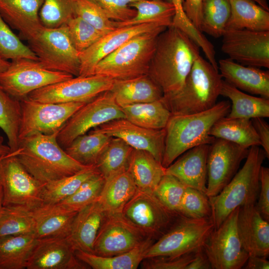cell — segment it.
Listing matches in <instances>:
<instances>
[{"mask_svg": "<svg viewBox=\"0 0 269 269\" xmlns=\"http://www.w3.org/2000/svg\"><path fill=\"white\" fill-rule=\"evenodd\" d=\"M199 48L185 32L172 25L159 34L147 75L163 96L180 90L200 55Z\"/></svg>", "mask_w": 269, "mask_h": 269, "instance_id": "obj_1", "label": "cell"}, {"mask_svg": "<svg viewBox=\"0 0 269 269\" xmlns=\"http://www.w3.org/2000/svg\"><path fill=\"white\" fill-rule=\"evenodd\" d=\"M57 133L48 135L36 133L27 136L19 140L15 151L9 152L43 184L73 175L89 167L67 154L57 142Z\"/></svg>", "mask_w": 269, "mask_h": 269, "instance_id": "obj_2", "label": "cell"}, {"mask_svg": "<svg viewBox=\"0 0 269 269\" xmlns=\"http://www.w3.org/2000/svg\"><path fill=\"white\" fill-rule=\"evenodd\" d=\"M228 101L217 103L211 108L190 115H171L165 128V147L161 164L167 167L187 150L201 144H211L215 138L210 131L218 120L229 113Z\"/></svg>", "mask_w": 269, "mask_h": 269, "instance_id": "obj_3", "label": "cell"}, {"mask_svg": "<svg viewBox=\"0 0 269 269\" xmlns=\"http://www.w3.org/2000/svg\"><path fill=\"white\" fill-rule=\"evenodd\" d=\"M219 71L199 55L179 91L161 100L171 115H190L207 110L217 103L223 80Z\"/></svg>", "mask_w": 269, "mask_h": 269, "instance_id": "obj_4", "label": "cell"}, {"mask_svg": "<svg viewBox=\"0 0 269 269\" xmlns=\"http://www.w3.org/2000/svg\"><path fill=\"white\" fill-rule=\"evenodd\" d=\"M266 158L260 146L250 147L242 168L219 193L209 197L214 229L236 208L256 204L260 188V169Z\"/></svg>", "mask_w": 269, "mask_h": 269, "instance_id": "obj_5", "label": "cell"}, {"mask_svg": "<svg viewBox=\"0 0 269 269\" xmlns=\"http://www.w3.org/2000/svg\"><path fill=\"white\" fill-rule=\"evenodd\" d=\"M166 28L143 33L130 39L102 59L95 67L92 75L105 76L113 80L147 75L157 37Z\"/></svg>", "mask_w": 269, "mask_h": 269, "instance_id": "obj_6", "label": "cell"}, {"mask_svg": "<svg viewBox=\"0 0 269 269\" xmlns=\"http://www.w3.org/2000/svg\"><path fill=\"white\" fill-rule=\"evenodd\" d=\"M27 41L28 46L44 68L79 76V53L71 42L66 25L56 28L43 26Z\"/></svg>", "mask_w": 269, "mask_h": 269, "instance_id": "obj_7", "label": "cell"}, {"mask_svg": "<svg viewBox=\"0 0 269 269\" xmlns=\"http://www.w3.org/2000/svg\"><path fill=\"white\" fill-rule=\"evenodd\" d=\"M214 229L210 218L193 219L181 215L171 228L154 242L145 259L179 256L202 248Z\"/></svg>", "mask_w": 269, "mask_h": 269, "instance_id": "obj_8", "label": "cell"}, {"mask_svg": "<svg viewBox=\"0 0 269 269\" xmlns=\"http://www.w3.org/2000/svg\"><path fill=\"white\" fill-rule=\"evenodd\" d=\"M0 184L3 206L31 210L43 203L42 191L44 184L32 176L10 153L0 160Z\"/></svg>", "mask_w": 269, "mask_h": 269, "instance_id": "obj_9", "label": "cell"}, {"mask_svg": "<svg viewBox=\"0 0 269 269\" xmlns=\"http://www.w3.org/2000/svg\"><path fill=\"white\" fill-rule=\"evenodd\" d=\"M122 214L147 237L155 241L181 215L166 207L153 193L139 190L125 205Z\"/></svg>", "mask_w": 269, "mask_h": 269, "instance_id": "obj_10", "label": "cell"}, {"mask_svg": "<svg viewBox=\"0 0 269 269\" xmlns=\"http://www.w3.org/2000/svg\"><path fill=\"white\" fill-rule=\"evenodd\" d=\"M73 77L47 69L38 61L20 59L10 62L8 67L0 72V86L9 95L20 100L34 91Z\"/></svg>", "mask_w": 269, "mask_h": 269, "instance_id": "obj_11", "label": "cell"}, {"mask_svg": "<svg viewBox=\"0 0 269 269\" xmlns=\"http://www.w3.org/2000/svg\"><path fill=\"white\" fill-rule=\"evenodd\" d=\"M126 119L110 91L86 103L66 122L57 134V140L64 149L77 136L107 122Z\"/></svg>", "mask_w": 269, "mask_h": 269, "instance_id": "obj_12", "label": "cell"}, {"mask_svg": "<svg viewBox=\"0 0 269 269\" xmlns=\"http://www.w3.org/2000/svg\"><path fill=\"white\" fill-rule=\"evenodd\" d=\"M21 121L19 140L34 134L58 133L69 119L86 103H43L27 97L21 99Z\"/></svg>", "mask_w": 269, "mask_h": 269, "instance_id": "obj_13", "label": "cell"}, {"mask_svg": "<svg viewBox=\"0 0 269 269\" xmlns=\"http://www.w3.org/2000/svg\"><path fill=\"white\" fill-rule=\"evenodd\" d=\"M239 208L213 230L203 247L212 269H241L248 259L249 255L243 247L237 231Z\"/></svg>", "mask_w": 269, "mask_h": 269, "instance_id": "obj_14", "label": "cell"}, {"mask_svg": "<svg viewBox=\"0 0 269 269\" xmlns=\"http://www.w3.org/2000/svg\"><path fill=\"white\" fill-rule=\"evenodd\" d=\"M114 80L100 75L76 76L34 91L28 99L43 103H88L112 89Z\"/></svg>", "mask_w": 269, "mask_h": 269, "instance_id": "obj_15", "label": "cell"}, {"mask_svg": "<svg viewBox=\"0 0 269 269\" xmlns=\"http://www.w3.org/2000/svg\"><path fill=\"white\" fill-rule=\"evenodd\" d=\"M221 50L245 66L269 68V30H225Z\"/></svg>", "mask_w": 269, "mask_h": 269, "instance_id": "obj_16", "label": "cell"}, {"mask_svg": "<svg viewBox=\"0 0 269 269\" xmlns=\"http://www.w3.org/2000/svg\"><path fill=\"white\" fill-rule=\"evenodd\" d=\"M248 151L249 148L215 138L210 145L207 157L206 194L208 197L217 195L229 183Z\"/></svg>", "mask_w": 269, "mask_h": 269, "instance_id": "obj_17", "label": "cell"}, {"mask_svg": "<svg viewBox=\"0 0 269 269\" xmlns=\"http://www.w3.org/2000/svg\"><path fill=\"white\" fill-rule=\"evenodd\" d=\"M147 238L122 213H107L95 239L93 254L105 257L122 254L139 246Z\"/></svg>", "mask_w": 269, "mask_h": 269, "instance_id": "obj_18", "label": "cell"}, {"mask_svg": "<svg viewBox=\"0 0 269 269\" xmlns=\"http://www.w3.org/2000/svg\"><path fill=\"white\" fill-rule=\"evenodd\" d=\"M167 27L161 23L151 22L117 27L103 36L87 49L79 53L80 67L79 76L86 77L92 75L95 67L102 59L134 36Z\"/></svg>", "mask_w": 269, "mask_h": 269, "instance_id": "obj_19", "label": "cell"}, {"mask_svg": "<svg viewBox=\"0 0 269 269\" xmlns=\"http://www.w3.org/2000/svg\"><path fill=\"white\" fill-rule=\"evenodd\" d=\"M95 129L110 136L122 139L134 149L148 151L161 163L165 147V128L146 129L126 119H120L110 121Z\"/></svg>", "mask_w": 269, "mask_h": 269, "instance_id": "obj_20", "label": "cell"}, {"mask_svg": "<svg viewBox=\"0 0 269 269\" xmlns=\"http://www.w3.org/2000/svg\"><path fill=\"white\" fill-rule=\"evenodd\" d=\"M67 238L38 239L27 262V269H84Z\"/></svg>", "mask_w": 269, "mask_h": 269, "instance_id": "obj_21", "label": "cell"}, {"mask_svg": "<svg viewBox=\"0 0 269 269\" xmlns=\"http://www.w3.org/2000/svg\"><path fill=\"white\" fill-rule=\"evenodd\" d=\"M237 228L241 244L249 256L269 257V221L262 216L256 204L239 208Z\"/></svg>", "mask_w": 269, "mask_h": 269, "instance_id": "obj_22", "label": "cell"}, {"mask_svg": "<svg viewBox=\"0 0 269 269\" xmlns=\"http://www.w3.org/2000/svg\"><path fill=\"white\" fill-rule=\"evenodd\" d=\"M210 145L201 144L187 150L165 168V174L174 176L187 187L206 193Z\"/></svg>", "mask_w": 269, "mask_h": 269, "instance_id": "obj_23", "label": "cell"}, {"mask_svg": "<svg viewBox=\"0 0 269 269\" xmlns=\"http://www.w3.org/2000/svg\"><path fill=\"white\" fill-rule=\"evenodd\" d=\"M218 71L225 81L241 91L269 99V71L248 66L229 58L222 59Z\"/></svg>", "mask_w": 269, "mask_h": 269, "instance_id": "obj_24", "label": "cell"}, {"mask_svg": "<svg viewBox=\"0 0 269 269\" xmlns=\"http://www.w3.org/2000/svg\"><path fill=\"white\" fill-rule=\"evenodd\" d=\"M44 0H0V14L11 28L27 40L43 26L39 11Z\"/></svg>", "mask_w": 269, "mask_h": 269, "instance_id": "obj_25", "label": "cell"}, {"mask_svg": "<svg viewBox=\"0 0 269 269\" xmlns=\"http://www.w3.org/2000/svg\"><path fill=\"white\" fill-rule=\"evenodd\" d=\"M107 214L98 199L77 212L67 238L74 251L93 254L95 239Z\"/></svg>", "mask_w": 269, "mask_h": 269, "instance_id": "obj_26", "label": "cell"}, {"mask_svg": "<svg viewBox=\"0 0 269 269\" xmlns=\"http://www.w3.org/2000/svg\"><path fill=\"white\" fill-rule=\"evenodd\" d=\"M30 211L34 222V235L37 239L67 238L77 213L66 210L58 204L45 203Z\"/></svg>", "mask_w": 269, "mask_h": 269, "instance_id": "obj_27", "label": "cell"}, {"mask_svg": "<svg viewBox=\"0 0 269 269\" xmlns=\"http://www.w3.org/2000/svg\"><path fill=\"white\" fill-rule=\"evenodd\" d=\"M110 91L121 108L160 99L163 93L148 75L126 80H114Z\"/></svg>", "mask_w": 269, "mask_h": 269, "instance_id": "obj_28", "label": "cell"}, {"mask_svg": "<svg viewBox=\"0 0 269 269\" xmlns=\"http://www.w3.org/2000/svg\"><path fill=\"white\" fill-rule=\"evenodd\" d=\"M137 190L127 169L105 179L98 201L108 214L122 213Z\"/></svg>", "mask_w": 269, "mask_h": 269, "instance_id": "obj_29", "label": "cell"}, {"mask_svg": "<svg viewBox=\"0 0 269 269\" xmlns=\"http://www.w3.org/2000/svg\"><path fill=\"white\" fill-rule=\"evenodd\" d=\"M128 170L137 190L150 193H153L165 174V168L151 153L135 149L132 152Z\"/></svg>", "mask_w": 269, "mask_h": 269, "instance_id": "obj_30", "label": "cell"}, {"mask_svg": "<svg viewBox=\"0 0 269 269\" xmlns=\"http://www.w3.org/2000/svg\"><path fill=\"white\" fill-rule=\"evenodd\" d=\"M154 241L148 238L134 249L116 256H101L81 250L75 251V254L80 261L93 269H136Z\"/></svg>", "mask_w": 269, "mask_h": 269, "instance_id": "obj_31", "label": "cell"}, {"mask_svg": "<svg viewBox=\"0 0 269 269\" xmlns=\"http://www.w3.org/2000/svg\"><path fill=\"white\" fill-rule=\"evenodd\" d=\"M220 95L231 102L226 116L228 118L252 119L269 117V99L248 95L225 80L222 81Z\"/></svg>", "mask_w": 269, "mask_h": 269, "instance_id": "obj_32", "label": "cell"}, {"mask_svg": "<svg viewBox=\"0 0 269 269\" xmlns=\"http://www.w3.org/2000/svg\"><path fill=\"white\" fill-rule=\"evenodd\" d=\"M231 14L226 29L269 30V11L252 0H230Z\"/></svg>", "mask_w": 269, "mask_h": 269, "instance_id": "obj_33", "label": "cell"}, {"mask_svg": "<svg viewBox=\"0 0 269 269\" xmlns=\"http://www.w3.org/2000/svg\"><path fill=\"white\" fill-rule=\"evenodd\" d=\"M209 134L246 148L260 146V141L251 119L225 116L215 123Z\"/></svg>", "mask_w": 269, "mask_h": 269, "instance_id": "obj_34", "label": "cell"}, {"mask_svg": "<svg viewBox=\"0 0 269 269\" xmlns=\"http://www.w3.org/2000/svg\"><path fill=\"white\" fill-rule=\"evenodd\" d=\"M37 239L33 234L0 237V269H26Z\"/></svg>", "mask_w": 269, "mask_h": 269, "instance_id": "obj_35", "label": "cell"}, {"mask_svg": "<svg viewBox=\"0 0 269 269\" xmlns=\"http://www.w3.org/2000/svg\"><path fill=\"white\" fill-rule=\"evenodd\" d=\"M90 131L77 136L64 149L75 160L88 166L96 165L112 137L95 128Z\"/></svg>", "mask_w": 269, "mask_h": 269, "instance_id": "obj_36", "label": "cell"}, {"mask_svg": "<svg viewBox=\"0 0 269 269\" xmlns=\"http://www.w3.org/2000/svg\"><path fill=\"white\" fill-rule=\"evenodd\" d=\"M130 6L135 10V16L124 21H114L116 27L151 22L161 23L168 27L172 25L175 8L170 1L164 0H139L131 3Z\"/></svg>", "mask_w": 269, "mask_h": 269, "instance_id": "obj_37", "label": "cell"}, {"mask_svg": "<svg viewBox=\"0 0 269 269\" xmlns=\"http://www.w3.org/2000/svg\"><path fill=\"white\" fill-rule=\"evenodd\" d=\"M126 119L140 127L164 129L171 114L161 100L133 104L122 108Z\"/></svg>", "mask_w": 269, "mask_h": 269, "instance_id": "obj_38", "label": "cell"}, {"mask_svg": "<svg viewBox=\"0 0 269 269\" xmlns=\"http://www.w3.org/2000/svg\"><path fill=\"white\" fill-rule=\"evenodd\" d=\"M134 148L122 139L112 137L95 165L105 179L128 169Z\"/></svg>", "mask_w": 269, "mask_h": 269, "instance_id": "obj_39", "label": "cell"}, {"mask_svg": "<svg viewBox=\"0 0 269 269\" xmlns=\"http://www.w3.org/2000/svg\"><path fill=\"white\" fill-rule=\"evenodd\" d=\"M100 173L95 166H89L75 174L44 184L43 203L56 204L74 193L86 180Z\"/></svg>", "mask_w": 269, "mask_h": 269, "instance_id": "obj_40", "label": "cell"}, {"mask_svg": "<svg viewBox=\"0 0 269 269\" xmlns=\"http://www.w3.org/2000/svg\"><path fill=\"white\" fill-rule=\"evenodd\" d=\"M21 121L20 101L9 95L0 86V129L6 135L10 152L18 147Z\"/></svg>", "mask_w": 269, "mask_h": 269, "instance_id": "obj_41", "label": "cell"}, {"mask_svg": "<svg viewBox=\"0 0 269 269\" xmlns=\"http://www.w3.org/2000/svg\"><path fill=\"white\" fill-rule=\"evenodd\" d=\"M230 14V0H203L201 31L222 37Z\"/></svg>", "mask_w": 269, "mask_h": 269, "instance_id": "obj_42", "label": "cell"}, {"mask_svg": "<svg viewBox=\"0 0 269 269\" xmlns=\"http://www.w3.org/2000/svg\"><path fill=\"white\" fill-rule=\"evenodd\" d=\"M34 222L30 210L16 206H3L0 215V237L33 234Z\"/></svg>", "mask_w": 269, "mask_h": 269, "instance_id": "obj_43", "label": "cell"}, {"mask_svg": "<svg viewBox=\"0 0 269 269\" xmlns=\"http://www.w3.org/2000/svg\"><path fill=\"white\" fill-rule=\"evenodd\" d=\"M105 179L97 173L85 181L72 195L58 204L69 211L78 212L97 200L102 192Z\"/></svg>", "mask_w": 269, "mask_h": 269, "instance_id": "obj_44", "label": "cell"}, {"mask_svg": "<svg viewBox=\"0 0 269 269\" xmlns=\"http://www.w3.org/2000/svg\"><path fill=\"white\" fill-rule=\"evenodd\" d=\"M20 59L38 61L34 53L12 31L0 14V59L12 61Z\"/></svg>", "mask_w": 269, "mask_h": 269, "instance_id": "obj_45", "label": "cell"}, {"mask_svg": "<svg viewBox=\"0 0 269 269\" xmlns=\"http://www.w3.org/2000/svg\"><path fill=\"white\" fill-rule=\"evenodd\" d=\"M75 0H44L39 11L41 24L48 28L65 25L75 16Z\"/></svg>", "mask_w": 269, "mask_h": 269, "instance_id": "obj_46", "label": "cell"}, {"mask_svg": "<svg viewBox=\"0 0 269 269\" xmlns=\"http://www.w3.org/2000/svg\"><path fill=\"white\" fill-rule=\"evenodd\" d=\"M65 25L71 42L79 53L87 49L105 35L77 16L72 17Z\"/></svg>", "mask_w": 269, "mask_h": 269, "instance_id": "obj_47", "label": "cell"}, {"mask_svg": "<svg viewBox=\"0 0 269 269\" xmlns=\"http://www.w3.org/2000/svg\"><path fill=\"white\" fill-rule=\"evenodd\" d=\"M179 213L187 218H210L212 210L209 197L199 190L187 187L182 197Z\"/></svg>", "mask_w": 269, "mask_h": 269, "instance_id": "obj_48", "label": "cell"}, {"mask_svg": "<svg viewBox=\"0 0 269 269\" xmlns=\"http://www.w3.org/2000/svg\"><path fill=\"white\" fill-rule=\"evenodd\" d=\"M75 16L82 18L105 35L117 28L114 21L91 0H75Z\"/></svg>", "mask_w": 269, "mask_h": 269, "instance_id": "obj_49", "label": "cell"}, {"mask_svg": "<svg viewBox=\"0 0 269 269\" xmlns=\"http://www.w3.org/2000/svg\"><path fill=\"white\" fill-rule=\"evenodd\" d=\"M186 188L174 176L165 174L153 194L166 207L179 214L180 202Z\"/></svg>", "mask_w": 269, "mask_h": 269, "instance_id": "obj_50", "label": "cell"}, {"mask_svg": "<svg viewBox=\"0 0 269 269\" xmlns=\"http://www.w3.org/2000/svg\"><path fill=\"white\" fill-rule=\"evenodd\" d=\"M175 8L172 25L180 29L188 35L200 48H205L208 39L198 30L186 16L183 8V0H170Z\"/></svg>", "mask_w": 269, "mask_h": 269, "instance_id": "obj_51", "label": "cell"}, {"mask_svg": "<svg viewBox=\"0 0 269 269\" xmlns=\"http://www.w3.org/2000/svg\"><path fill=\"white\" fill-rule=\"evenodd\" d=\"M99 5L108 17L116 22L124 21L134 17L135 10L130 4L139 0H91Z\"/></svg>", "mask_w": 269, "mask_h": 269, "instance_id": "obj_52", "label": "cell"}, {"mask_svg": "<svg viewBox=\"0 0 269 269\" xmlns=\"http://www.w3.org/2000/svg\"><path fill=\"white\" fill-rule=\"evenodd\" d=\"M196 252L175 257L158 256L146 258L140 265L141 268L145 269H185L194 257Z\"/></svg>", "mask_w": 269, "mask_h": 269, "instance_id": "obj_53", "label": "cell"}, {"mask_svg": "<svg viewBox=\"0 0 269 269\" xmlns=\"http://www.w3.org/2000/svg\"><path fill=\"white\" fill-rule=\"evenodd\" d=\"M260 188L256 206L266 220H269V168L262 166L260 172Z\"/></svg>", "mask_w": 269, "mask_h": 269, "instance_id": "obj_54", "label": "cell"}, {"mask_svg": "<svg viewBox=\"0 0 269 269\" xmlns=\"http://www.w3.org/2000/svg\"><path fill=\"white\" fill-rule=\"evenodd\" d=\"M202 3L203 0H183V10L186 16L193 25L200 31Z\"/></svg>", "mask_w": 269, "mask_h": 269, "instance_id": "obj_55", "label": "cell"}, {"mask_svg": "<svg viewBox=\"0 0 269 269\" xmlns=\"http://www.w3.org/2000/svg\"><path fill=\"white\" fill-rule=\"evenodd\" d=\"M267 158H269V125L263 118L251 119Z\"/></svg>", "mask_w": 269, "mask_h": 269, "instance_id": "obj_56", "label": "cell"}, {"mask_svg": "<svg viewBox=\"0 0 269 269\" xmlns=\"http://www.w3.org/2000/svg\"><path fill=\"white\" fill-rule=\"evenodd\" d=\"M212 269L210 262L203 248L196 251L194 257L185 269Z\"/></svg>", "mask_w": 269, "mask_h": 269, "instance_id": "obj_57", "label": "cell"}, {"mask_svg": "<svg viewBox=\"0 0 269 269\" xmlns=\"http://www.w3.org/2000/svg\"><path fill=\"white\" fill-rule=\"evenodd\" d=\"M243 267L245 269H269V262L267 258L249 256Z\"/></svg>", "mask_w": 269, "mask_h": 269, "instance_id": "obj_58", "label": "cell"}, {"mask_svg": "<svg viewBox=\"0 0 269 269\" xmlns=\"http://www.w3.org/2000/svg\"><path fill=\"white\" fill-rule=\"evenodd\" d=\"M4 139L0 134V156L6 155L10 152V148L8 145L3 143Z\"/></svg>", "mask_w": 269, "mask_h": 269, "instance_id": "obj_59", "label": "cell"}, {"mask_svg": "<svg viewBox=\"0 0 269 269\" xmlns=\"http://www.w3.org/2000/svg\"><path fill=\"white\" fill-rule=\"evenodd\" d=\"M259 5L269 11V6L267 0H252Z\"/></svg>", "mask_w": 269, "mask_h": 269, "instance_id": "obj_60", "label": "cell"}, {"mask_svg": "<svg viewBox=\"0 0 269 269\" xmlns=\"http://www.w3.org/2000/svg\"><path fill=\"white\" fill-rule=\"evenodd\" d=\"M7 155V154H6ZM5 155H2L0 156V160L1 159V158ZM3 191L2 187L0 184V215H1V213L2 212V209H3Z\"/></svg>", "mask_w": 269, "mask_h": 269, "instance_id": "obj_61", "label": "cell"}, {"mask_svg": "<svg viewBox=\"0 0 269 269\" xmlns=\"http://www.w3.org/2000/svg\"><path fill=\"white\" fill-rule=\"evenodd\" d=\"M10 62L0 59V72L5 70L9 65Z\"/></svg>", "mask_w": 269, "mask_h": 269, "instance_id": "obj_62", "label": "cell"}]
</instances>
